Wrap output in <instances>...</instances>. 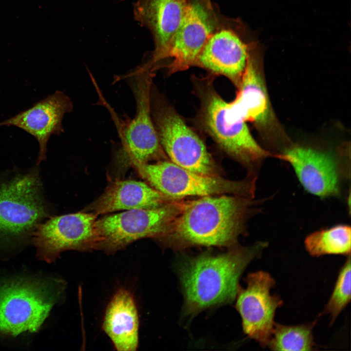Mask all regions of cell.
<instances>
[{
  "instance_id": "6da1fadb",
  "label": "cell",
  "mask_w": 351,
  "mask_h": 351,
  "mask_svg": "<svg viewBox=\"0 0 351 351\" xmlns=\"http://www.w3.org/2000/svg\"><path fill=\"white\" fill-rule=\"evenodd\" d=\"M227 195L189 201L160 239L179 247L234 245L254 202L251 198Z\"/></svg>"
},
{
  "instance_id": "7a4b0ae2",
  "label": "cell",
  "mask_w": 351,
  "mask_h": 351,
  "mask_svg": "<svg viewBox=\"0 0 351 351\" xmlns=\"http://www.w3.org/2000/svg\"><path fill=\"white\" fill-rule=\"evenodd\" d=\"M267 246L266 242H258L250 246L236 247L227 253L203 254L184 262L180 274L186 311L195 313L233 300L242 273Z\"/></svg>"
},
{
  "instance_id": "3957f363",
  "label": "cell",
  "mask_w": 351,
  "mask_h": 351,
  "mask_svg": "<svg viewBox=\"0 0 351 351\" xmlns=\"http://www.w3.org/2000/svg\"><path fill=\"white\" fill-rule=\"evenodd\" d=\"M139 175L152 187L175 199L189 196L230 195L252 198L256 175L249 173L242 180H232L217 176L199 174L172 161L138 163L133 166Z\"/></svg>"
},
{
  "instance_id": "277c9868",
  "label": "cell",
  "mask_w": 351,
  "mask_h": 351,
  "mask_svg": "<svg viewBox=\"0 0 351 351\" xmlns=\"http://www.w3.org/2000/svg\"><path fill=\"white\" fill-rule=\"evenodd\" d=\"M63 283L19 280L0 285V333L37 332L59 300Z\"/></svg>"
},
{
  "instance_id": "5b68a950",
  "label": "cell",
  "mask_w": 351,
  "mask_h": 351,
  "mask_svg": "<svg viewBox=\"0 0 351 351\" xmlns=\"http://www.w3.org/2000/svg\"><path fill=\"white\" fill-rule=\"evenodd\" d=\"M153 74L143 65L122 78L130 87L136 103L135 117L119 128L121 147L117 157L124 166L148 163L162 156L151 113Z\"/></svg>"
},
{
  "instance_id": "8992f818",
  "label": "cell",
  "mask_w": 351,
  "mask_h": 351,
  "mask_svg": "<svg viewBox=\"0 0 351 351\" xmlns=\"http://www.w3.org/2000/svg\"><path fill=\"white\" fill-rule=\"evenodd\" d=\"M188 202L175 199L156 208L127 210L97 219V250L113 254L141 238L160 239Z\"/></svg>"
},
{
  "instance_id": "52a82bcc",
  "label": "cell",
  "mask_w": 351,
  "mask_h": 351,
  "mask_svg": "<svg viewBox=\"0 0 351 351\" xmlns=\"http://www.w3.org/2000/svg\"><path fill=\"white\" fill-rule=\"evenodd\" d=\"M47 215L38 172L18 174L0 182V238L32 236Z\"/></svg>"
},
{
  "instance_id": "ba28073f",
  "label": "cell",
  "mask_w": 351,
  "mask_h": 351,
  "mask_svg": "<svg viewBox=\"0 0 351 351\" xmlns=\"http://www.w3.org/2000/svg\"><path fill=\"white\" fill-rule=\"evenodd\" d=\"M202 119L208 134L224 151L249 169L271 156L252 135L246 122H232L227 117V102L209 87L202 92Z\"/></svg>"
},
{
  "instance_id": "9c48e42d",
  "label": "cell",
  "mask_w": 351,
  "mask_h": 351,
  "mask_svg": "<svg viewBox=\"0 0 351 351\" xmlns=\"http://www.w3.org/2000/svg\"><path fill=\"white\" fill-rule=\"evenodd\" d=\"M237 87L235 99L227 102V118L250 121L269 141L283 142L286 137L272 109L261 66L250 55Z\"/></svg>"
},
{
  "instance_id": "30bf717a",
  "label": "cell",
  "mask_w": 351,
  "mask_h": 351,
  "mask_svg": "<svg viewBox=\"0 0 351 351\" xmlns=\"http://www.w3.org/2000/svg\"><path fill=\"white\" fill-rule=\"evenodd\" d=\"M154 123L171 161L192 172L217 176L218 168L200 138L174 110L156 106Z\"/></svg>"
},
{
  "instance_id": "8fae6325",
  "label": "cell",
  "mask_w": 351,
  "mask_h": 351,
  "mask_svg": "<svg viewBox=\"0 0 351 351\" xmlns=\"http://www.w3.org/2000/svg\"><path fill=\"white\" fill-rule=\"evenodd\" d=\"M97 216L81 211L51 217L38 224L32 234L38 257L51 263L65 251L97 250Z\"/></svg>"
},
{
  "instance_id": "7c38bea8",
  "label": "cell",
  "mask_w": 351,
  "mask_h": 351,
  "mask_svg": "<svg viewBox=\"0 0 351 351\" xmlns=\"http://www.w3.org/2000/svg\"><path fill=\"white\" fill-rule=\"evenodd\" d=\"M245 281L247 287L239 288L236 304L243 329L249 337L266 347L272 335L276 310L283 301L279 296L271 294L275 281L268 273H250Z\"/></svg>"
},
{
  "instance_id": "4fadbf2b",
  "label": "cell",
  "mask_w": 351,
  "mask_h": 351,
  "mask_svg": "<svg viewBox=\"0 0 351 351\" xmlns=\"http://www.w3.org/2000/svg\"><path fill=\"white\" fill-rule=\"evenodd\" d=\"M276 156L292 166L307 192L321 197L339 194L346 172L333 153L292 145L285 147Z\"/></svg>"
},
{
  "instance_id": "5bb4252c",
  "label": "cell",
  "mask_w": 351,
  "mask_h": 351,
  "mask_svg": "<svg viewBox=\"0 0 351 351\" xmlns=\"http://www.w3.org/2000/svg\"><path fill=\"white\" fill-rule=\"evenodd\" d=\"M73 109L70 98L63 92L57 91L30 108L0 122V127L14 126L33 136L39 145L37 159L39 165L46 159L50 137L63 132V117Z\"/></svg>"
},
{
  "instance_id": "9a60e30c",
  "label": "cell",
  "mask_w": 351,
  "mask_h": 351,
  "mask_svg": "<svg viewBox=\"0 0 351 351\" xmlns=\"http://www.w3.org/2000/svg\"><path fill=\"white\" fill-rule=\"evenodd\" d=\"M189 3L187 0H136L134 6L136 20L152 32L155 49L145 63L154 71L171 39L180 25Z\"/></svg>"
},
{
  "instance_id": "2e32d148",
  "label": "cell",
  "mask_w": 351,
  "mask_h": 351,
  "mask_svg": "<svg viewBox=\"0 0 351 351\" xmlns=\"http://www.w3.org/2000/svg\"><path fill=\"white\" fill-rule=\"evenodd\" d=\"M208 14L197 3H190L179 28L171 39L162 60L171 58L169 73L195 66L197 58L212 34Z\"/></svg>"
},
{
  "instance_id": "e0dca14e",
  "label": "cell",
  "mask_w": 351,
  "mask_h": 351,
  "mask_svg": "<svg viewBox=\"0 0 351 351\" xmlns=\"http://www.w3.org/2000/svg\"><path fill=\"white\" fill-rule=\"evenodd\" d=\"M249 55L246 44L233 31L223 29L211 35L195 65L226 77L238 86Z\"/></svg>"
},
{
  "instance_id": "ac0fdd59",
  "label": "cell",
  "mask_w": 351,
  "mask_h": 351,
  "mask_svg": "<svg viewBox=\"0 0 351 351\" xmlns=\"http://www.w3.org/2000/svg\"><path fill=\"white\" fill-rule=\"evenodd\" d=\"M174 200L144 182L116 179L82 211L98 215L120 210L156 208Z\"/></svg>"
},
{
  "instance_id": "d6986e66",
  "label": "cell",
  "mask_w": 351,
  "mask_h": 351,
  "mask_svg": "<svg viewBox=\"0 0 351 351\" xmlns=\"http://www.w3.org/2000/svg\"><path fill=\"white\" fill-rule=\"evenodd\" d=\"M139 318L134 297L119 289L106 307L102 329L118 351H135L138 346Z\"/></svg>"
},
{
  "instance_id": "ffe728a7",
  "label": "cell",
  "mask_w": 351,
  "mask_h": 351,
  "mask_svg": "<svg viewBox=\"0 0 351 351\" xmlns=\"http://www.w3.org/2000/svg\"><path fill=\"white\" fill-rule=\"evenodd\" d=\"M351 239L350 226L338 225L308 235L304 245L308 253L312 256L326 254L348 256L351 254Z\"/></svg>"
},
{
  "instance_id": "44dd1931",
  "label": "cell",
  "mask_w": 351,
  "mask_h": 351,
  "mask_svg": "<svg viewBox=\"0 0 351 351\" xmlns=\"http://www.w3.org/2000/svg\"><path fill=\"white\" fill-rule=\"evenodd\" d=\"M315 321L297 325L274 323L268 347L273 351H310L314 350L312 330Z\"/></svg>"
},
{
  "instance_id": "7402d4cb",
  "label": "cell",
  "mask_w": 351,
  "mask_h": 351,
  "mask_svg": "<svg viewBox=\"0 0 351 351\" xmlns=\"http://www.w3.org/2000/svg\"><path fill=\"white\" fill-rule=\"evenodd\" d=\"M351 266L349 255L340 270L332 295L323 312L330 314L331 325L351 301Z\"/></svg>"
}]
</instances>
